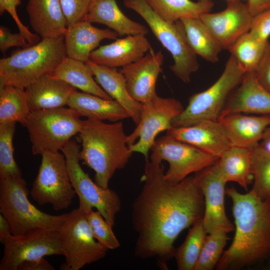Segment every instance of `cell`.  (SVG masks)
I'll use <instances>...</instances> for the list:
<instances>
[{
  "label": "cell",
  "instance_id": "cell-1",
  "mask_svg": "<svg viewBox=\"0 0 270 270\" xmlns=\"http://www.w3.org/2000/svg\"><path fill=\"white\" fill-rule=\"evenodd\" d=\"M145 160L144 184L131 213L136 234L134 252L142 259L156 257L166 268L179 234L202 219L204 198L194 176L172 184L164 178L163 164Z\"/></svg>",
  "mask_w": 270,
  "mask_h": 270
},
{
  "label": "cell",
  "instance_id": "cell-2",
  "mask_svg": "<svg viewBox=\"0 0 270 270\" xmlns=\"http://www.w3.org/2000/svg\"><path fill=\"white\" fill-rule=\"evenodd\" d=\"M226 194L232 202L235 233L216 269L270 270V198L262 200L251 190L242 194L234 186Z\"/></svg>",
  "mask_w": 270,
  "mask_h": 270
},
{
  "label": "cell",
  "instance_id": "cell-3",
  "mask_svg": "<svg viewBox=\"0 0 270 270\" xmlns=\"http://www.w3.org/2000/svg\"><path fill=\"white\" fill-rule=\"evenodd\" d=\"M78 135L82 145L80 160L94 171L95 182L108 188L116 170L126 166L133 153L122 122L108 124L87 118L84 120Z\"/></svg>",
  "mask_w": 270,
  "mask_h": 270
},
{
  "label": "cell",
  "instance_id": "cell-4",
  "mask_svg": "<svg viewBox=\"0 0 270 270\" xmlns=\"http://www.w3.org/2000/svg\"><path fill=\"white\" fill-rule=\"evenodd\" d=\"M66 56L64 36L42 39L34 45L17 49L0 60V84L26 89L51 74Z\"/></svg>",
  "mask_w": 270,
  "mask_h": 270
},
{
  "label": "cell",
  "instance_id": "cell-5",
  "mask_svg": "<svg viewBox=\"0 0 270 270\" xmlns=\"http://www.w3.org/2000/svg\"><path fill=\"white\" fill-rule=\"evenodd\" d=\"M29 190L22 176L0 178V212L14 236L36 228L60 230L68 214L52 215L40 210L28 198Z\"/></svg>",
  "mask_w": 270,
  "mask_h": 270
},
{
  "label": "cell",
  "instance_id": "cell-6",
  "mask_svg": "<svg viewBox=\"0 0 270 270\" xmlns=\"http://www.w3.org/2000/svg\"><path fill=\"white\" fill-rule=\"evenodd\" d=\"M124 6L136 12L146 22L157 40L172 55L170 69L184 82L199 68L196 54L188 42L180 20L170 22L160 18L145 0H124Z\"/></svg>",
  "mask_w": 270,
  "mask_h": 270
},
{
  "label": "cell",
  "instance_id": "cell-7",
  "mask_svg": "<svg viewBox=\"0 0 270 270\" xmlns=\"http://www.w3.org/2000/svg\"><path fill=\"white\" fill-rule=\"evenodd\" d=\"M69 107L30 112L24 126L28 133L33 154L58 152L78 134L84 120Z\"/></svg>",
  "mask_w": 270,
  "mask_h": 270
},
{
  "label": "cell",
  "instance_id": "cell-8",
  "mask_svg": "<svg viewBox=\"0 0 270 270\" xmlns=\"http://www.w3.org/2000/svg\"><path fill=\"white\" fill-rule=\"evenodd\" d=\"M246 73L232 55L217 80L208 89L192 95L188 104L172 122L174 128L192 126L205 120H217L229 95Z\"/></svg>",
  "mask_w": 270,
  "mask_h": 270
},
{
  "label": "cell",
  "instance_id": "cell-9",
  "mask_svg": "<svg viewBox=\"0 0 270 270\" xmlns=\"http://www.w3.org/2000/svg\"><path fill=\"white\" fill-rule=\"evenodd\" d=\"M64 154L71 184L79 199V208L86 212L96 208L110 224L115 225L121 200L114 190L93 182L80 164V146L71 140L61 150Z\"/></svg>",
  "mask_w": 270,
  "mask_h": 270
},
{
  "label": "cell",
  "instance_id": "cell-10",
  "mask_svg": "<svg viewBox=\"0 0 270 270\" xmlns=\"http://www.w3.org/2000/svg\"><path fill=\"white\" fill-rule=\"evenodd\" d=\"M58 233L65 257L60 270H79L106 256L108 250L94 238L86 212L79 207L68 214Z\"/></svg>",
  "mask_w": 270,
  "mask_h": 270
},
{
  "label": "cell",
  "instance_id": "cell-11",
  "mask_svg": "<svg viewBox=\"0 0 270 270\" xmlns=\"http://www.w3.org/2000/svg\"><path fill=\"white\" fill-rule=\"evenodd\" d=\"M30 194L39 205L50 204L56 211L65 210L72 204L76 194L70 180L63 154L44 152Z\"/></svg>",
  "mask_w": 270,
  "mask_h": 270
},
{
  "label": "cell",
  "instance_id": "cell-12",
  "mask_svg": "<svg viewBox=\"0 0 270 270\" xmlns=\"http://www.w3.org/2000/svg\"><path fill=\"white\" fill-rule=\"evenodd\" d=\"M150 150V160L168 162L169 168L164 178L172 184L178 183L190 174L213 165L219 159L167 134L156 139Z\"/></svg>",
  "mask_w": 270,
  "mask_h": 270
},
{
  "label": "cell",
  "instance_id": "cell-13",
  "mask_svg": "<svg viewBox=\"0 0 270 270\" xmlns=\"http://www.w3.org/2000/svg\"><path fill=\"white\" fill-rule=\"evenodd\" d=\"M181 102L172 98L156 95L142 104L140 120L136 128L128 136V144L132 152L142 154L145 159L156 136L171 128L174 120L184 110Z\"/></svg>",
  "mask_w": 270,
  "mask_h": 270
},
{
  "label": "cell",
  "instance_id": "cell-14",
  "mask_svg": "<svg viewBox=\"0 0 270 270\" xmlns=\"http://www.w3.org/2000/svg\"><path fill=\"white\" fill-rule=\"evenodd\" d=\"M52 255L64 256L58 231L36 228L24 234H12L4 244L0 270H17L24 262Z\"/></svg>",
  "mask_w": 270,
  "mask_h": 270
},
{
  "label": "cell",
  "instance_id": "cell-15",
  "mask_svg": "<svg viewBox=\"0 0 270 270\" xmlns=\"http://www.w3.org/2000/svg\"><path fill=\"white\" fill-rule=\"evenodd\" d=\"M204 196V213L202 220L208 234L234 231V227L228 218L224 206L226 182L220 172L218 160L194 175Z\"/></svg>",
  "mask_w": 270,
  "mask_h": 270
},
{
  "label": "cell",
  "instance_id": "cell-16",
  "mask_svg": "<svg viewBox=\"0 0 270 270\" xmlns=\"http://www.w3.org/2000/svg\"><path fill=\"white\" fill-rule=\"evenodd\" d=\"M254 17L246 4L240 0H228L226 7L216 13H205L200 18L208 28L222 49L229 48L248 32Z\"/></svg>",
  "mask_w": 270,
  "mask_h": 270
},
{
  "label": "cell",
  "instance_id": "cell-17",
  "mask_svg": "<svg viewBox=\"0 0 270 270\" xmlns=\"http://www.w3.org/2000/svg\"><path fill=\"white\" fill-rule=\"evenodd\" d=\"M164 59L161 50L154 52L152 49L138 60L122 68L120 72L125 78L129 94L134 100L144 104L157 95L156 82Z\"/></svg>",
  "mask_w": 270,
  "mask_h": 270
},
{
  "label": "cell",
  "instance_id": "cell-18",
  "mask_svg": "<svg viewBox=\"0 0 270 270\" xmlns=\"http://www.w3.org/2000/svg\"><path fill=\"white\" fill-rule=\"evenodd\" d=\"M166 134L219 158L232 146L218 120H205L188 126L172 127Z\"/></svg>",
  "mask_w": 270,
  "mask_h": 270
},
{
  "label": "cell",
  "instance_id": "cell-19",
  "mask_svg": "<svg viewBox=\"0 0 270 270\" xmlns=\"http://www.w3.org/2000/svg\"><path fill=\"white\" fill-rule=\"evenodd\" d=\"M151 50L145 35H128L96 49L90 54V60L100 66L123 68L138 60Z\"/></svg>",
  "mask_w": 270,
  "mask_h": 270
},
{
  "label": "cell",
  "instance_id": "cell-20",
  "mask_svg": "<svg viewBox=\"0 0 270 270\" xmlns=\"http://www.w3.org/2000/svg\"><path fill=\"white\" fill-rule=\"evenodd\" d=\"M240 84L230 94L218 118L236 113L270 114V92L259 83L252 72L246 73Z\"/></svg>",
  "mask_w": 270,
  "mask_h": 270
},
{
  "label": "cell",
  "instance_id": "cell-21",
  "mask_svg": "<svg viewBox=\"0 0 270 270\" xmlns=\"http://www.w3.org/2000/svg\"><path fill=\"white\" fill-rule=\"evenodd\" d=\"M232 146L250 150L258 146L270 126V114L249 116L236 113L220 117Z\"/></svg>",
  "mask_w": 270,
  "mask_h": 270
},
{
  "label": "cell",
  "instance_id": "cell-22",
  "mask_svg": "<svg viewBox=\"0 0 270 270\" xmlns=\"http://www.w3.org/2000/svg\"><path fill=\"white\" fill-rule=\"evenodd\" d=\"M118 36L116 32L109 28H99L86 20L78 22L68 26L64 35L66 56L86 62L102 40Z\"/></svg>",
  "mask_w": 270,
  "mask_h": 270
},
{
  "label": "cell",
  "instance_id": "cell-23",
  "mask_svg": "<svg viewBox=\"0 0 270 270\" xmlns=\"http://www.w3.org/2000/svg\"><path fill=\"white\" fill-rule=\"evenodd\" d=\"M26 10L32 30L42 39L64 36L67 24L60 0H28Z\"/></svg>",
  "mask_w": 270,
  "mask_h": 270
},
{
  "label": "cell",
  "instance_id": "cell-24",
  "mask_svg": "<svg viewBox=\"0 0 270 270\" xmlns=\"http://www.w3.org/2000/svg\"><path fill=\"white\" fill-rule=\"evenodd\" d=\"M25 90L30 112L67 106L71 95L77 90L50 74L42 76Z\"/></svg>",
  "mask_w": 270,
  "mask_h": 270
},
{
  "label": "cell",
  "instance_id": "cell-25",
  "mask_svg": "<svg viewBox=\"0 0 270 270\" xmlns=\"http://www.w3.org/2000/svg\"><path fill=\"white\" fill-rule=\"evenodd\" d=\"M85 62L92 70L98 84L126 110L134 122L138 125L140 120L142 104L131 96L121 72L116 68L100 66L90 60Z\"/></svg>",
  "mask_w": 270,
  "mask_h": 270
},
{
  "label": "cell",
  "instance_id": "cell-26",
  "mask_svg": "<svg viewBox=\"0 0 270 270\" xmlns=\"http://www.w3.org/2000/svg\"><path fill=\"white\" fill-rule=\"evenodd\" d=\"M83 20L104 24L119 36L146 35L148 28L126 16L118 6L116 0H92Z\"/></svg>",
  "mask_w": 270,
  "mask_h": 270
},
{
  "label": "cell",
  "instance_id": "cell-27",
  "mask_svg": "<svg viewBox=\"0 0 270 270\" xmlns=\"http://www.w3.org/2000/svg\"><path fill=\"white\" fill-rule=\"evenodd\" d=\"M67 106L87 118L116 122L130 118L116 100L77 90L71 95Z\"/></svg>",
  "mask_w": 270,
  "mask_h": 270
},
{
  "label": "cell",
  "instance_id": "cell-28",
  "mask_svg": "<svg viewBox=\"0 0 270 270\" xmlns=\"http://www.w3.org/2000/svg\"><path fill=\"white\" fill-rule=\"evenodd\" d=\"M50 74L83 92L113 100L98 84L92 70L82 61L66 56Z\"/></svg>",
  "mask_w": 270,
  "mask_h": 270
},
{
  "label": "cell",
  "instance_id": "cell-29",
  "mask_svg": "<svg viewBox=\"0 0 270 270\" xmlns=\"http://www.w3.org/2000/svg\"><path fill=\"white\" fill-rule=\"evenodd\" d=\"M218 162L222 175L226 182H236L248 190L253 182L250 150L232 146L220 157Z\"/></svg>",
  "mask_w": 270,
  "mask_h": 270
},
{
  "label": "cell",
  "instance_id": "cell-30",
  "mask_svg": "<svg viewBox=\"0 0 270 270\" xmlns=\"http://www.w3.org/2000/svg\"><path fill=\"white\" fill-rule=\"evenodd\" d=\"M180 21L188 42L196 54L211 62H218L222 48L200 19L184 18Z\"/></svg>",
  "mask_w": 270,
  "mask_h": 270
},
{
  "label": "cell",
  "instance_id": "cell-31",
  "mask_svg": "<svg viewBox=\"0 0 270 270\" xmlns=\"http://www.w3.org/2000/svg\"><path fill=\"white\" fill-rule=\"evenodd\" d=\"M152 10L164 20L174 22L184 18H198L210 12L212 0H145Z\"/></svg>",
  "mask_w": 270,
  "mask_h": 270
},
{
  "label": "cell",
  "instance_id": "cell-32",
  "mask_svg": "<svg viewBox=\"0 0 270 270\" xmlns=\"http://www.w3.org/2000/svg\"><path fill=\"white\" fill-rule=\"evenodd\" d=\"M30 112L25 89L0 84V124L19 122L24 126Z\"/></svg>",
  "mask_w": 270,
  "mask_h": 270
},
{
  "label": "cell",
  "instance_id": "cell-33",
  "mask_svg": "<svg viewBox=\"0 0 270 270\" xmlns=\"http://www.w3.org/2000/svg\"><path fill=\"white\" fill-rule=\"evenodd\" d=\"M207 234L202 219L192 226L184 242L174 252L178 270H194Z\"/></svg>",
  "mask_w": 270,
  "mask_h": 270
},
{
  "label": "cell",
  "instance_id": "cell-34",
  "mask_svg": "<svg viewBox=\"0 0 270 270\" xmlns=\"http://www.w3.org/2000/svg\"><path fill=\"white\" fill-rule=\"evenodd\" d=\"M268 42L257 39L248 32L240 37L228 50L244 73L253 72Z\"/></svg>",
  "mask_w": 270,
  "mask_h": 270
},
{
  "label": "cell",
  "instance_id": "cell-35",
  "mask_svg": "<svg viewBox=\"0 0 270 270\" xmlns=\"http://www.w3.org/2000/svg\"><path fill=\"white\" fill-rule=\"evenodd\" d=\"M253 186L250 190L258 197L270 198V152L260 144L250 150Z\"/></svg>",
  "mask_w": 270,
  "mask_h": 270
},
{
  "label": "cell",
  "instance_id": "cell-36",
  "mask_svg": "<svg viewBox=\"0 0 270 270\" xmlns=\"http://www.w3.org/2000/svg\"><path fill=\"white\" fill-rule=\"evenodd\" d=\"M16 124H0V178L22 176L14 155L12 140Z\"/></svg>",
  "mask_w": 270,
  "mask_h": 270
},
{
  "label": "cell",
  "instance_id": "cell-37",
  "mask_svg": "<svg viewBox=\"0 0 270 270\" xmlns=\"http://www.w3.org/2000/svg\"><path fill=\"white\" fill-rule=\"evenodd\" d=\"M227 234L217 231L206 235L194 270H212L216 267L229 239Z\"/></svg>",
  "mask_w": 270,
  "mask_h": 270
},
{
  "label": "cell",
  "instance_id": "cell-38",
  "mask_svg": "<svg viewBox=\"0 0 270 270\" xmlns=\"http://www.w3.org/2000/svg\"><path fill=\"white\" fill-rule=\"evenodd\" d=\"M86 218L96 240L108 250H115L120 246V242L112 231V226L98 211L87 210Z\"/></svg>",
  "mask_w": 270,
  "mask_h": 270
},
{
  "label": "cell",
  "instance_id": "cell-39",
  "mask_svg": "<svg viewBox=\"0 0 270 270\" xmlns=\"http://www.w3.org/2000/svg\"><path fill=\"white\" fill-rule=\"evenodd\" d=\"M92 0H60L67 27L83 20Z\"/></svg>",
  "mask_w": 270,
  "mask_h": 270
},
{
  "label": "cell",
  "instance_id": "cell-40",
  "mask_svg": "<svg viewBox=\"0 0 270 270\" xmlns=\"http://www.w3.org/2000/svg\"><path fill=\"white\" fill-rule=\"evenodd\" d=\"M21 4L20 0H0V14L2 16L5 12H8L14 20L19 32L30 42L34 40L36 36L23 24L18 16L16 7Z\"/></svg>",
  "mask_w": 270,
  "mask_h": 270
},
{
  "label": "cell",
  "instance_id": "cell-41",
  "mask_svg": "<svg viewBox=\"0 0 270 270\" xmlns=\"http://www.w3.org/2000/svg\"><path fill=\"white\" fill-rule=\"evenodd\" d=\"M249 32L260 40L268 41L270 36V8L254 17Z\"/></svg>",
  "mask_w": 270,
  "mask_h": 270
},
{
  "label": "cell",
  "instance_id": "cell-42",
  "mask_svg": "<svg viewBox=\"0 0 270 270\" xmlns=\"http://www.w3.org/2000/svg\"><path fill=\"white\" fill-rule=\"evenodd\" d=\"M29 46L26 38L20 32L18 33H12L8 28L0 26V50L3 54H4L12 47L24 48Z\"/></svg>",
  "mask_w": 270,
  "mask_h": 270
},
{
  "label": "cell",
  "instance_id": "cell-43",
  "mask_svg": "<svg viewBox=\"0 0 270 270\" xmlns=\"http://www.w3.org/2000/svg\"><path fill=\"white\" fill-rule=\"evenodd\" d=\"M259 83L270 92V42L258 66L252 72Z\"/></svg>",
  "mask_w": 270,
  "mask_h": 270
},
{
  "label": "cell",
  "instance_id": "cell-44",
  "mask_svg": "<svg viewBox=\"0 0 270 270\" xmlns=\"http://www.w3.org/2000/svg\"><path fill=\"white\" fill-rule=\"evenodd\" d=\"M53 266L44 258L26 261L20 264L17 270H54Z\"/></svg>",
  "mask_w": 270,
  "mask_h": 270
},
{
  "label": "cell",
  "instance_id": "cell-45",
  "mask_svg": "<svg viewBox=\"0 0 270 270\" xmlns=\"http://www.w3.org/2000/svg\"><path fill=\"white\" fill-rule=\"evenodd\" d=\"M253 16L270 8V0H248L246 4Z\"/></svg>",
  "mask_w": 270,
  "mask_h": 270
},
{
  "label": "cell",
  "instance_id": "cell-46",
  "mask_svg": "<svg viewBox=\"0 0 270 270\" xmlns=\"http://www.w3.org/2000/svg\"><path fill=\"white\" fill-rule=\"evenodd\" d=\"M12 234L10 225L4 217L0 214V242L4 244L8 238Z\"/></svg>",
  "mask_w": 270,
  "mask_h": 270
},
{
  "label": "cell",
  "instance_id": "cell-47",
  "mask_svg": "<svg viewBox=\"0 0 270 270\" xmlns=\"http://www.w3.org/2000/svg\"><path fill=\"white\" fill-rule=\"evenodd\" d=\"M261 140L260 145L270 152V126L266 129Z\"/></svg>",
  "mask_w": 270,
  "mask_h": 270
}]
</instances>
